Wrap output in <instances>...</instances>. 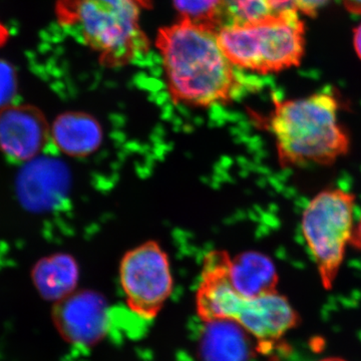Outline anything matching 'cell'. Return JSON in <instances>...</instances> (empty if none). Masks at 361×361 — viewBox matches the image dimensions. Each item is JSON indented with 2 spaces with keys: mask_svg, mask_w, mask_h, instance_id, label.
Returning <instances> with one entry per match:
<instances>
[{
  "mask_svg": "<svg viewBox=\"0 0 361 361\" xmlns=\"http://www.w3.org/2000/svg\"><path fill=\"white\" fill-rule=\"evenodd\" d=\"M156 44L169 92L177 103L209 108L229 103L239 92L235 66L214 28L180 18L176 25L161 28Z\"/></svg>",
  "mask_w": 361,
  "mask_h": 361,
  "instance_id": "cell-1",
  "label": "cell"
},
{
  "mask_svg": "<svg viewBox=\"0 0 361 361\" xmlns=\"http://www.w3.org/2000/svg\"><path fill=\"white\" fill-rule=\"evenodd\" d=\"M338 101L332 94H311L276 101L266 118L283 169L329 167L350 151L348 130L339 120Z\"/></svg>",
  "mask_w": 361,
  "mask_h": 361,
  "instance_id": "cell-2",
  "label": "cell"
},
{
  "mask_svg": "<svg viewBox=\"0 0 361 361\" xmlns=\"http://www.w3.org/2000/svg\"><path fill=\"white\" fill-rule=\"evenodd\" d=\"M149 0H59L61 25L78 32L99 52L104 66L128 65L148 51L149 40L140 26V11Z\"/></svg>",
  "mask_w": 361,
  "mask_h": 361,
  "instance_id": "cell-3",
  "label": "cell"
},
{
  "mask_svg": "<svg viewBox=\"0 0 361 361\" xmlns=\"http://www.w3.org/2000/svg\"><path fill=\"white\" fill-rule=\"evenodd\" d=\"M304 25L296 9L261 20L230 23L217 32L227 58L254 73H279L298 66L304 54Z\"/></svg>",
  "mask_w": 361,
  "mask_h": 361,
  "instance_id": "cell-4",
  "label": "cell"
},
{
  "mask_svg": "<svg viewBox=\"0 0 361 361\" xmlns=\"http://www.w3.org/2000/svg\"><path fill=\"white\" fill-rule=\"evenodd\" d=\"M356 196L341 188H327L304 208L301 232L323 287H334L355 228Z\"/></svg>",
  "mask_w": 361,
  "mask_h": 361,
  "instance_id": "cell-5",
  "label": "cell"
},
{
  "mask_svg": "<svg viewBox=\"0 0 361 361\" xmlns=\"http://www.w3.org/2000/svg\"><path fill=\"white\" fill-rule=\"evenodd\" d=\"M120 280L130 310L146 319L158 315L173 291L168 255L155 241L126 253L121 262Z\"/></svg>",
  "mask_w": 361,
  "mask_h": 361,
  "instance_id": "cell-6",
  "label": "cell"
},
{
  "mask_svg": "<svg viewBox=\"0 0 361 361\" xmlns=\"http://www.w3.org/2000/svg\"><path fill=\"white\" fill-rule=\"evenodd\" d=\"M51 316L59 334L73 345H94L108 332V304L94 291L73 292L54 304Z\"/></svg>",
  "mask_w": 361,
  "mask_h": 361,
  "instance_id": "cell-7",
  "label": "cell"
},
{
  "mask_svg": "<svg viewBox=\"0 0 361 361\" xmlns=\"http://www.w3.org/2000/svg\"><path fill=\"white\" fill-rule=\"evenodd\" d=\"M71 174L58 159L37 156L18 172L16 192L21 206L30 212H51L68 197Z\"/></svg>",
  "mask_w": 361,
  "mask_h": 361,
  "instance_id": "cell-8",
  "label": "cell"
},
{
  "mask_svg": "<svg viewBox=\"0 0 361 361\" xmlns=\"http://www.w3.org/2000/svg\"><path fill=\"white\" fill-rule=\"evenodd\" d=\"M231 258L226 251L215 250L204 259L196 294L197 313L204 322H235L246 299L233 288L229 276Z\"/></svg>",
  "mask_w": 361,
  "mask_h": 361,
  "instance_id": "cell-9",
  "label": "cell"
},
{
  "mask_svg": "<svg viewBox=\"0 0 361 361\" xmlns=\"http://www.w3.org/2000/svg\"><path fill=\"white\" fill-rule=\"evenodd\" d=\"M51 135L44 114L33 106L0 110V151L11 160L26 161L39 156Z\"/></svg>",
  "mask_w": 361,
  "mask_h": 361,
  "instance_id": "cell-10",
  "label": "cell"
},
{
  "mask_svg": "<svg viewBox=\"0 0 361 361\" xmlns=\"http://www.w3.org/2000/svg\"><path fill=\"white\" fill-rule=\"evenodd\" d=\"M235 322L262 343H272L297 324V314L278 292L246 298Z\"/></svg>",
  "mask_w": 361,
  "mask_h": 361,
  "instance_id": "cell-11",
  "label": "cell"
},
{
  "mask_svg": "<svg viewBox=\"0 0 361 361\" xmlns=\"http://www.w3.org/2000/svg\"><path fill=\"white\" fill-rule=\"evenodd\" d=\"M199 342L202 361H249L251 341L246 331L233 320L205 322Z\"/></svg>",
  "mask_w": 361,
  "mask_h": 361,
  "instance_id": "cell-12",
  "label": "cell"
},
{
  "mask_svg": "<svg viewBox=\"0 0 361 361\" xmlns=\"http://www.w3.org/2000/svg\"><path fill=\"white\" fill-rule=\"evenodd\" d=\"M59 151L71 157H87L94 153L103 142L104 133L94 116L80 111L59 115L51 130Z\"/></svg>",
  "mask_w": 361,
  "mask_h": 361,
  "instance_id": "cell-13",
  "label": "cell"
},
{
  "mask_svg": "<svg viewBox=\"0 0 361 361\" xmlns=\"http://www.w3.org/2000/svg\"><path fill=\"white\" fill-rule=\"evenodd\" d=\"M233 288L244 298L276 292L278 272L274 261L258 251H246L231 258L229 271Z\"/></svg>",
  "mask_w": 361,
  "mask_h": 361,
  "instance_id": "cell-14",
  "label": "cell"
},
{
  "mask_svg": "<svg viewBox=\"0 0 361 361\" xmlns=\"http://www.w3.org/2000/svg\"><path fill=\"white\" fill-rule=\"evenodd\" d=\"M33 285L47 301H58L71 295L77 288L80 270L75 258L65 253L40 259L32 271Z\"/></svg>",
  "mask_w": 361,
  "mask_h": 361,
  "instance_id": "cell-15",
  "label": "cell"
},
{
  "mask_svg": "<svg viewBox=\"0 0 361 361\" xmlns=\"http://www.w3.org/2000/svg\"><path fill=\"white\" fill-rule=\"evenodd\" d=\"M182 18L219 30L225 25L223 0H174Z\"/></svg>",
  "mask_w": 361,
  "mask_h": 361,
  "instance_id": "cell-16",
  "label": "cell"
},
{
  "mask_svg": "<svg viewBox=\"0 0 361 361\" xmlns=\"http://www.w3.org/2000/svg\"><path fill=\"white\" fill-rule=\"evenodd\" d=\"M18 92V78L13 66L0 61V110L11 106Z\"/></svg>",
  "mask_w": 361,
  "mask_h": 361,
  "instance_id": "cell-17",
  "label": "cell"
},
{
  "mask_svg": "<svg viewBox=\"0 0 361 361\" xmlns=\"http://www.w3.org/2000/svg\"><path fill=\"white\" fill-rule=\"evenodd\" d=\"M329 0H291L292 7L308 16H315Z\"/></svg>",
  "mask_w": 361,
  "mask_h": 361,
  "instance_id": "cell-18",
  "label": "cell"
},
{
  "mask_svg": "<svg viewBox=\"0 0 361 361\" xmlns=\"http://www.w3.org/2000/svg\"><path fill=\"white\" fill-rule=\"evenodd\" d=\"M263 2L269 7L273 13H276L283 9L290 8L292 7L291 0H262ZM293 8V7H292Z\"/></svg>",
  "mask_w": 361,
  "mask_h": 361,
  "instance_id": "cell-19",
  "label": "cell"
},
{
  "mask_svg": "<svg viewBox=\"0 0 361 361\" xmlns=\"http://www.w3.org/2000/svg\"><path fill=\"white\" fill-rule=\"evenodd\" d=\"M350 247H353L356 251L361 252V215L358 220L355 221L353 237L350 240Z\"/></svg>",
  "mask_w": 361,
  "mask_h": 361,
  "instance_id": "cell-20",
  "label": "cell"
},
{
  "mask_svg": "<svg viewBox=\"0 0 361 361\" xmlns=\"http://www.w3.org/2000/svg\"><path fill=\"white\" fill-rule=\"evenodd\" d=\"M342 4L350 13L361 14V0H342Z\"/></svg>",
  "mask_w": 361,
  "mask_h": 361,
  "instance_id": "cell-21",
  "label": "cell"
},
{
  "mask_svg": "<svg viewBox=\"0 0 361 361\" xmlns=\"http://www.w3.org/2000/svg\"><path fill=\"white\" fill-rule=\"evenodd\" d=\"M355 47L361 59V25L356 28L355 32Z\"/></svg>",
  "mask_w": 361,
  "mask_h": 361,
  "instance_id": "cell-22",
  "label": "cell"
},
{
  "mask_svg": "<svg viewBox=\"0 0 361 361\" xmlns=\"http://www.w3.org/2000/svg\"><path fill=\"white\" fill-rule=\"evenodd\" d=\"M8 30H6V26L0 23V47L6 44L7 39H8Z\"/></svg>",
  "mask_w": 361,
  "mask_h": 361,
  "instance_id": "cell-23",
  "label": "cell"
},
{
  "mask_svg": "<svg viewBox=\"0 0 361 361\" xmlns=\"http://www.w3.org/2000/svg\"><path fill=\"white\" fill-rule=\"evenodd\" d=\"M319 361H344L343 360H341V358H325V360H319Z\"/></svg>",
  "mask_w": 361,
  "mask_h": 361,
  "instance_id": "cell-24",
  "label": "cell"
}]
</instances>
